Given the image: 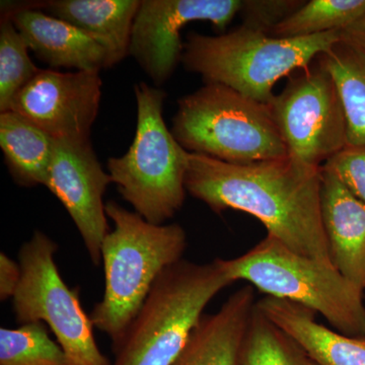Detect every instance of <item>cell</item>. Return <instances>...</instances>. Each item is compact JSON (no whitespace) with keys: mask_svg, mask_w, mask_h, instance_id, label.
Here are the masks:
<instances>
[{"mask_svg":"<svg viewBox=\"0 0 365 365\" xmlns=\"http://www.w3.org/2000/svg\"><path fill=\"white\" fill-rule=\"evenodd\" d=\"M185 186L215 212L248 213L287 248L333 266L322 220V168L289 157L235 165L189 153Z\"/></svg>","mask_w":365,"mask_h":365,"instance_id":"1","label":"cell"},{"mask_svg":"<svg viewBox=\"0 0 365 365\" xmlns=\"http://www.w3.org/2000/svg\"><path fill=\"white\" fill-rule=\"evenodd\" d=\"M114 230L105 237L103 299L90 314L95 329L119 344L160 274L182 260L187 235L179 223L153 225L123 206L106 203Z\"/></svg>","mask_w":365,"mask_h":365,"instance_id":"2","label":"cell"},{"mask_svg":"<svg viewBox=\"0 0 365 365\" xmlns=\"http://www.w3.org/2000/svg\"><path fill=\"white\" fill-rule=\"evenodd\" d=\"M340 40V32L279 38L244 26L220 36L191 32L181 62L205 83L227 86L269 105L280 78L307 68Z\"/></svg>","mask_w":365,"mask_h":365,"instance_id":"3","label":"cell"},{"mask_svg":"<svg viewBox=\"0 0 365 365\" xmlns=\"http://www.w3.org/2000/svg\"><path fill=\"white\" fill-rule=\"evenodd\" d=\"M230 284L222 259L205 264L181 260L165 269L112 348V365L174 364L205 307Z\"/></svg>","mask_w":365,"mask_h":365,"instance_id":"4","label":"cell"},{"mask_svg":"<svg viewBox=\"0 0 365 365\" xmlns=\"http://www.w3.org/2000/svg\"><path fill=\"white\" fill-rule=\"evenodd\" d=\"M222 262L232 283L247 281L267 297L322 314L338 332L364 337V290L333 266L302 256L270 235L247 253Z\"/></svg>","mask_w":365,"mask_h":365,"instance_id":"5","label":"cell"},{"mask_svg":"<svg viewBox=\"0 0 365 365\" xmlns=\"http://www.w3.org/2000/svg\"><path fill=\"white\" fill-rule=\"evenodd\" d=\"M170 131L189 153L227 163L288 157L269 105L220 83L180 98Z\"/></svg>","mask_w":365,"mask_h":365,"instance_id":"6","label":"cell"},{"mask_svg":"<svg viewBox=\"0 0 365 365\" xmlns=\"http://www.w3.org/2000/svg\"><path fill=\"white\" fill-rule=\"evenodd\" d=\"M134 91L135 136L124 155L108 160V173L136 213L146 222L162 225L184 205L189 151L165 123V91L144 81L134 86Z\"/></svg>","mask_w":365,"mask_h":365,"instance_id":"7","label":"cell"},{"mask_svg":"<svg viewBox=\"0 0 365 365\" xmlns=\"http://www.w3.org/2000/svg\"><path fill=\"white\" fill-rule=\"evenodd\" d=\"M58 245L37 230L19 251L21 279L11 299L21 325L43 323L66 353L69 365H112L101 351L90 314L81 306L79 288L62 278L55 255Z\"/></svg>","mask_w":365,"mask_h":365,"instance_id":"8","label":"cell"},{"mask_svg":"<svg viewBox=\"0 0 365 365\" xmlns=\"http://www.w3.org/2000/svg\"><path fill=\"white\" fill-rule=\"evenodd\" d=\"M269 107L292 160L321 169L347 146L337 86L318 58L297 71Z\"/></svg>","mask_w":365,"mask_h":365,"instance_id":"9","label":"cell"},{"mask_svg":"<svg viewBox=\"0 0 365 365\" xmlns=\"http://www.w3.org/2000/svg\"><path fill=\"white\" fill-rule=\"evenodd\" d=\"M242 4V0H143L132 26L130 55L158 88L181 62L182 29L209 21L223 32Z\"/></svg>","mask_w":365,"mask_h":365,"instance_id":"10","label":"cell"},{"mask_svg":"<svg viewBox=\"0 0 365 365\" xmlns=\"http://www.w3.org/2000/svg\"><path fill=\"white\" fill-rule=\"evenodd\" d=\"M102 86L98 71L41 69L14 98L9 111L25 117L55 140H90Z\"/></svg>","mask_w":365,"mask_h":365,"instance_id":"11","label":"cell"},{"mask_svg":"<svg viewBox=\"0 0 365 365\" xmlns=\"http://www.w3.org/2000/svg\"><path fill=\"white\" fill-rule=\"evenodd\" d=\"M113 184L90 140H56L44 186L66 209L83 239L91 263H102V246L109 234L104 195Z\"/></svg>","mask_w":365,"mask_h":365,"instance_id":"12","label":"cell"},{"mask_svg":"<svg viewBox=\"0 0 365 365\" xmlns=\"http://www.w3.org/2000/svg\"><path fill=\"white\" fill-rule=\"evenodd\" d=\"M23 36L29 49L52 68L76 71L109 68L108 53L76 26L36 9L32 4H1Z\"/></svg>","mask_w":365,"mask_h":365,"instance_id":"13","label":"cell"},{"mask_svg":"<svg viewBox=\"0 0 365 365\" xmlns=\"http://www.w3.org/2000/svg\"><path fill=\"white\" fill-rule=\"evenodd\" d=\"M256 304L252 285L237 289L216 313L201 317L172 365H242Z\"/></svg>","mask_w":365,"mask_h":365,"instance_id":"14","label":"cell"},{"mask_svg":"<svg viewBox=\"0 0 365 365\" xmlns=\"http://www.w3.org/2000/svg\"><path fill=\"white\" fill-rule=\"evenodd\" d=\"M321 212L334 267L365 290V203L322 168Z\"/></svg>","mask_w":365,"mask_h":365,"instance_id":"15","label":"cell"},{"mask_svg":"<svg viewBox=\"0 0 365 365\" xmlns=\"http://www.w3.org/2000/svg\"><path fill=\"white\" fill-rule=\"evenodd\" d=\"M257 307L314 365H365V336L351 337L327 328L313 311L287 300L266 297L257 302Z\"/></svg>","mask_w":365,"mask_h":365,"instance_id":"16","label":"cell"},{"mask_svg":"<svg viewBox=\"0 0 365 365\" xmlns=\"http://www.w3.org/2000/svg\"><path fill=\"white\" fill-rule=\"evenodd\" d=\"M140 0H51L34 7L76 26L105 48L109 68L130 54L132 26Z\"/></svg>","mask_w":365,"mask_h":365,"instance_id":"17","label":"cell"},{"mask_svg":"<svg viewBox=\"0 0 365 365\" xmlns=\"http://www.w3.org/2000/svg\"><path fill=\"white\" fill-rule=\"evenodd\" d=\"M55 143L53 137L18 113L0 114V148L19 186H44Z\"/></svg>","mask_w":365,"mask_h":365,"instance_id":"18","label":"cell"},{"mask_svg":"<svg viewBox=\"0 0 365 365\" xmlns=\"http://www.w3.org/2000/svg\"><path fill=\"white\" fill-rule=\"evenodd\" d=\"M318 60L337 86L347 123V146H365V52L340 40Z\"/></svg>","mask_w":365,"mask_h":365,"instance_id":"19","label":"cell"},{"mask_svg":"<svg viewBox=\"0 0 365 365\" xmlns=\"http://www.w3.org/2000/svg\"><path fill=\"white\" fill-rule=\"evenodd\" d=\"M365 14V0H311L276 26L272 36L309 37L341 32Z\"/></svg>","mask_w":365,"mask_h":365,"instance_id":"20","label":"cell"},{"mask_svg":"<svg viewBox=\"0 0 365 365\" xmlns=\"http://www.w3.org/2000/svg\"><path fill=\"white\" fill-rule=\"evenodd\" d=\"M0 365H69L43 323L0 328Z\"/></svg>","mask_w":365,"mask_h":365,"instance_id":"21","label":"cell"},{"mask_svg":"<svg viewBox=\"0 0 365 365\" xmlns=\"http://www.w3.org/2000/svg\"><path fill=\"white\" fill-rule=\"evenodd\" d=\"M242 365H314L294 341L255 307Z\"/></svg>","mask_w":365,"mask_h":365,"instance_id":"22","label":"cell"},{"mask_svg":"<svg viewBox=\"0 0 365 365\" xmlns=\"http://www.w3.org/2000/svg\"><path fill=\"white\" fill-rule=\"evenodd\" d=\"M40 68L29 56L23 36L7 14L0 21V113L11 110L16 96L28 86Z\"/></svg>","mask_w":365,"mask_h":365,"instance_id":"23","label":"cell"},{"mask_svg":"<svg viewBox=\"0 0 365 365\" xmlns=\"http://www.w3.org/2000/svg\"><path fill=\"white\" fill-rule=\"evenodd\" d=\"M304 4V0H242V26L272 35L276 26Z\"/></svg>","mask_w":365,"mask_h":365,"instance_id":"24","label":"cell"},{"mask_svg":"<svg viewBox=\"0 0 365 365\" xmlns=\"http://www.w3.org/2000/svg\"><path fill=\"white\" fill-rule=\"evenodd\" d=\"M322 168L335 175L365 203V146H346Z\"/></svg>","mask_w":365,"mask_h":365,"instance_id":"25","label":"cell"},{"mask_svg":"<svg viewBox=\"0 0 365 365\" xmlns=\"http://www.w3.org/2000/svg\"><path fill=\"white\" fill-rule=\"evenodd\" d=\"M21 279V269L9 255L0 254V300L6 302L13 299Z\"/></svg>","mask_w":365,"mask_h":365,"instance_id":"26","label":"cell"},{"mask_svg":"<svg viewBox=\"0 0 365 365\" xmlns=\"http://www.w3.org/2000/svg\"><path fill=\"white\" fill-rule=\"evenodd\" d=\"M341 40L357 46L365 52V14L340 32Z\"/></svg>","mask_w":365,"mask_h":365,"instance_id":"27","label":"cell"}]
</instances>
